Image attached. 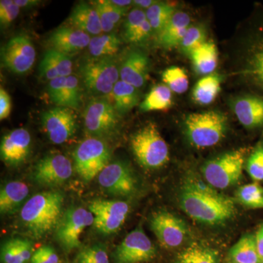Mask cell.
Here are the masks:
<instances>
[{"mask_svg": "<svg viewBox=\"0 0 263 263\" xmlns=\"http://www.w3.org/2000/svg\"><path fill=\"white\" fill-rule=\"evenodd\" d=\"M179 199L183 212L194 221L207 226L224 224L236 213L233 199L219 193L193 174L183 180Z\"/></svg>", "mask_w": 263, "mask_h": 263, "instance_id": "cell-1", "label": "cell"}, {"mask_svg": "<svg viewBox=\"0 0 263 263\" xmlns=\"http://www.w3.org/2000/svg\"><path fill=\"white\" fill-rule=\"evenodd\" d=\"M63 195L59 192L36 194L22 208V224L32 236L42 238L56 230L63 215Z\"/></svg>", "mask_w": 263, "mask_h": 263, "instance_id": "cell-2", "label": "cell"}, {"mask_svg": "<svg viewBox=\"0 0 263 263\" xmlns=\"http://www.w3.org/2000/svg\"><path fill=\"white\" fill-rule=\"evenodd\" d=\"M189 143L197 148H209L220 143L228 129L227 116L219 110L189 114L183 122Z\"/></svg>", "mask_w": 263, "mask_h": 263, "instance_id": "cell-3", "label": "cell"}, {"mask_svg": "<svg viewBox=\"0 0 263 263\" xmlns=\"http://www.w3.org/2000/svg\"><path fill=\"white\" fill-rule=\"evenodd\" d=\"M130 146L138 163L144 168H160L169 161L168 146L155 123H148L134 133Z\"/></svg>", "mask_w": 263, "mask_h": 263, "instance_id": "cell-4", "label": "cell"}, {"mask_svg": "<svg viewBox=\"0 0 263 263\" xmlns=\"http://www.w3.org/2000/svg\"><path fill=\"white\" fill-rule=\"evenodd\" d=\"M239 73L263 97V14L256 19L245 38Z\"/></svg>", "mask_w": 263, "mask_h": 263, "instance_id": "cell-5", "label": "cell"}, {"mask_svg": "<svg viewBox=\"0 0 263 263\" xmlns=\"http://www.w3.org/2000/svg\"><path fill=\"white\" fill-rule=\"evenodd\" d=\"M247 150L240 148L226 152L208 161L202 174L208 184L216 190L233 186L241 179Z\"/></svg>", "mask_w": 263, "mask_h": 263, "instance_id": "cell-6", "label": "cell"}, {"mask_svg": "<svg viewBox=\"0 0 263 263\" xmlns=\"http://www.w3.org/2000/svg\"><path fill=\"white\" fill-rule=\"evenodd\" d=\"M120 117L113 104L106 99H92L84 110L85 129L91 138H113L120 127Z\"/></svg>", "mask_w": 263, "mask_h": 263, "instance_id": "cell-7", "label": "cell"}, {"mask_svg": "<svg viewBox=\"0 0 263 263\" xmlns=\"http://www.w3.org/2000/svg\"><path fill=\"white\" fill-rule=\"evenodd\" d=\"M73 159L76 172L81 179L89 182L108 165L110 151L103 140L89 138L76 147Z\"/></svg>", "mask_w": 263, "mask_h": 263, "instance_id": "cell-8", "label": "cell"}, {"mask_svg": "<svg viewBox=\"0 0 263 263\" xmlns=\"http://www.w3.org/2000/svg\"><path fill=\"white\" fill-rule=\"evenodd\" d=\"M81 71L86 89L99 96L111 94L120 80L119 67L113 57L90 60L81 67Z\"/></svg>", "mask_w": 263, "mask_h": 263, "instance_id": "cell-9", "label": "cell"}, {"mask_svg": "<svg viewBox=\"0 0 263 263\" xmlns=\"http://www.w3.org/2000/svg\"><path fill=\"white\" fill-rule=\"evenodd\" d=\"M92 213L82 207H71L64 213L56 228V239L67 252L79 248L85 229L94 224Z\"/></svg>", "mask_w": 263, "mask_h": 263, "instance_id": "cell-10", "label": "cell"}, {"mask_svg": "<svg viewBox=\"0 0 263 263\" xmlns=\"http://www.w3.org/2000/svg\"><path fill=\"white\" fill-rule=\"evenodd\" d=\"M36 52L30 37L18 34L12 37L1 49L2 63L17 75H23L32 69Z\"/></svg>", "mask_w": 263, "mask_h": 263, "instance_id": "cell-11", "label": "cell"}, {"mask_svg": "<svg viewBox=\"0 0 263 263\" xmlns=\"http://www.w3.org/2000/svg\"><path fill=\"white\" fill-rule=\"evenodd\" d=\"M89 210L94 215L95 229L110 235L120 229L129 214V206L121 200L96 199L90 202Z\"/></svg>", "mask_w": 263, "mask_h": 263, "instance_id": "cell-12", "label": "cell"}, {"mask_svg": "<svg viewBox=\"0 0 263 263\" xmlns=\"http://www.w3.org/2000/svg\"><path fill=\"white\" fill-rule=\"evenodd\" d=\"M150 228L164 248H177L187 239V224L181 218L165 211L155 212L150 219Z\"/></svg>", "mask_w": 263, "mask_h": 263, "instance_id": "cell-13", "label": "cell"}, {"mask_svg": "<svg viewBox=\"0 0 263 263\" xmlns=\"http://www.w3.org/2000/svg\"><path fill=\"white\" fill-rule=\"evenodd\" d=\"M41 124L50 141L60 145L75 134L77 118L72 109L57 106L41 114Z\"/></svg>", "mask_w": 263, "mask_h": 263, "instance_id": "cell-14", "label": "cell"}, {"mask_svg": "<svg viewBox=\"0 0 263 263\" xmlns=\"http://www.w3.org/2000/svg\"><path fill=\"white\" fill-rule=\"evenodd\" d=\"M72 175L70 160L61 154L46 156L38 161L32 172L34 181L45 186H56L66 182Z\"/></svg>", "mask_w": 263, "mask_h": 263, "instance_id": "cell-15", "label": "cell"}, {"mask_svg": "<svg viewBox=\"0 0 263 263\" xmlns=\"http://www.w3.org/2000/svg\"><path fill=\"white\" fill-rule=\"evenodd\" d=\"M98 182L107 193L115 196L133 195L137 189L133 171L122 162L109 163L98 175Z\"/></svg>", "mask_w": 263, "mask_h": 263, "instance_id": "cell-16", "label": "cell"}, {"mask_svg": "<svg viewBox=\"0 0 263 263\" xmlns=\"http://www.w3.org/2000/svg\"><path fill=\"white\" fill-rule=\"evenodd\" d=\"M156 249L141 228L133 230L118 246L115 252L117 263H139L155 257Z\"/></svg>", "mask_w": 263, "mask_h": 263, "instance_id": "cell-17", "label": "cell"}, {"mask_svg": "<svg viewBox=\"0 0 263 263\" xmlns=\"http://www.w3.org/2000/svg\"><path fill=\"white\" fill-rule=\"evenodd\" d=\"M32 139L29 131L24 128L13 129L2 138L0 145L1 159L8 165L16 166L28 159Z\"/></svg>", "mask_w": 263, "mask_h": 263, "instance_id": "cell-18", "label": "cell"}, {"mask_svg": "<svg viewBox=\"0 0 263 263\" xmlns=\"http://www.w3.org/2000/svg\"><path fill=\"white\" fill-rule=\"evenodd\" d=\"M149 70V59L146 53L139 50H132L124 56L119 66V77L120 80L139 89L146 84Z\"/></svg>", "mask_w": 263, "mask_h": 263, "instance_id": "cell-19", "label": "cell"}, {"mask_svg": "<svg viewBox=\"0 0 263 263\" xmlns=\"http://www.w3.org/2000/svg\"><path fill=\"white\" fill-rule=\"evenodd\" d=\"M231 108L238 120L249 129L263 127V97L258 94L241 95L231 101Z\"/></svg>", "mask_w": 263, "mask_h": 263, "instance_id": "cell-20", "label": "cell"}, {"mask_svg": "<svg viewBox=\"0 0 263 263\" xmlns=\"http://www.w3.org/2000/svg\"><path fill=\"white\" fill-rule=\"evenodd\" d=\"M47 90L52 102L57 106L70 109L80 108L82 93L76 76L71 75L49 81Z\"/></svg>", "mask_w": 263, "mask_h": 263, "instance_id": "cell-21", "label": "cell"}, {"mask_svg": "<svg viewBox=\"0 0 263 263\" xmlns=\"http://www.w3.org/2000/svg\"><path fill=\"white\" fill-rule=\"evenodd\" d=\"M91 39L89 34L79 29L61 27L51 33L48 43L51 49L70 57L88 47Z\"/></svg>", "mask_w": 263, "mask_h": 263, "instance_id": "cell-22", "label": "cell"}, {"mask_svg": "<svg viewBox=\"0 0 263 263\" xmlns=\"http://www.w3.org/2000/svg\"><path fill=\"white\" fill-rule=\"evenodd\" d=\"M191 18L185 12L176 11L157 37V42L164 49L179 47L186 31L190 27Z\"/></svg>", "mask_w": 263, "mask_h": 263, "instance_id": "cell-23", "label": "cell"}, {"mask_svg": "<svg viewBox=\"0 0 263 263\" xmlns=\"http://www.w3.org/2000/svg\"><path fill=\"white\" fill-rule=\"evenodd\" d=\"M153 34L146 11L135 8L127 13L124 25V38L128 43L141 45L147 42Z\"/></svg>", "mask_w": 263, "mask_h": 263, "instance_id": "cell-24", "label": "cell"}, {"mask_svg": "<svg viewBox=\"0 0 263 263\" xmlns=\"http://www.w3.org/2000/svg\"><path fill=\"white\" fill-rule=\"evenodd\" d=\"M72 72L70 57L51 48L45 53L39 66L40 76L49 81L70 76Z\"/></svg>", "mask_w": 263, "mask_h": 263, "instance_id": "cell-25", "label": "cell"}, {"mask_svg": "<svg viewBox=\"0 0 263 263\" xmlns=\"http://www.w3.org/2000/svg\"><path fill=\"white\" fill-rule=\"evenodd\" d=\"M69 22L73 28L91 35H100L103 32L100 17L94 5L86 3L76 5L71 12Z\"/></svg>", "mask_w": 263, "mask_h": 263, "instance_id": "cell-26", "label": "cell"}, {"mask_svg": "<svg viewBox=\"0 0 263 263\" xmlns=\"http://www.w3.org/2000/svg\"><path fill=\"white\" fill-rule=\"evenodd\" d=\"M29 190L22 181H10L0 192V212L2 214H13L21 207L28 197Z\"/></svg>", "mask_w": 263, "mask_h": 263, "instance_id": "cell-27", "label": "cell"}, {"mask_svg": "<svg viewBox=\"0 0 263 263\" xmlns=\"http://www.w3.org/2000/svg\"><path fill=\"white\" fill-rule=\"evenodd\" d=\"M218 49L212 41L205 42L190 55L194 70L199 75L209 76L218 65Z\"/></svg>", "mask_w": 263, "mask_h": 263, "instance_id": "cell-28", "label": "cell"}, {"mask_svg": "<svg viewBox=\"0 0 263 263\" xmlns=\"http://www.w3.org/2000/svg\"><path fill=\"white\" fill-rule=\"evenodd\" d=\"M114 106L120 116L124 115L140 103L139 89L122 80L118 81L111 92Z\"/></svg>", "mask_w": 263, "mask_h": 263, "instance_id": "cell-29", "label": "cell"}, {"mask_svg": "<svg viewBox=\"0 0 263 263\" xmlns=\"http://www.w3.org/2000/svg\"><path fill=\"white\" fill-rule=\"evenodd\" d=\"M33 246L26 238H12L7 240L2 247L3 263H26L32 258Z\"/></svg>", "mask_w": 263, "mask_h": 263, "instance_id": "cell-30", "label": "cell"}, {"mask_svg": "<svg viewBox=\"0 0 263 263\" xmlns=\"http://www.w3.org/2000/svg\"><path fill=\"white\" fill-rule=\"evenodd\" d=\"M221 76L217 74H211L202 77L194 87V101L200 105L212 104L221 91Z\"/></svg>", "mask_w": 263, "mask_h": 263, "instance_id": "cell-31", "label": "cell"}, {"mask_svg": "<svg viewBox=\"0 0 263 263\" xmlns=\"http://www.w3.org/2000/svg\"><path fill=\"white\" fill-rule=\"evenodd\" d=\"M173 105V92L165 84L156 85L140 104V109L143 112L164 110Z\"/></svg>", "mask_w": 263, "mask_h": 263, "instance_id": "cell-32", "label": "cell"}, {"mask_svg": "<svg viewBox=\"0 0 263 263\" xmlns=\"http://www.w3.org/2000/svg\"><path fill=\"white\" fill-rule=\"evenodd\" d=\"M122 41L114 33L95 36L90 41L88 50L94 59L113 57L119 51Z\"/></svg>", "mask_w": 263, "mask_h": 263, "instance_id": "cell-33", "label": "cell"}, {"mask_svg": "<svg viewBox=\"0 0 263 263\" xmlns=\"http://www.w3.org/2000/svg\"><path fill=\"white\" fill-rule=\"evenodd\" d=\"M230 255L235 263L262 262L259 257L256 238L253 235H247L242 237L232 247Z\"/></svg>", "mask_w": 263, "mask_h": 263, "instance_id": "cell-34", "label": "cell"}, {"mask_svg": "<svg viewBox=\"0 0 263 263\" xmlns=\"http://www.w3.org/2000/svg\"><path fill=\"white\" fill-rule=\"evenodd\" d=\"M101 23L103 32L108 33L115 28L117 24L127 14L128 8H120L114 5L110 0H101L94 3Z\"/></svg>", "mask_w": 263, "mask_h": 263, "instance_id": "cell-35", "label": "cell"}, {"mask_svg": "<svg viewBox=\"0 0 263 263\" xmlns=\"http://www.w3.org/2000/svg\"><path fill=\"white\" fill-rule=\"evenodd\" d=\"M176 12L174 5L163 2H157L146 10V18L149 22L153 34L158 36Z\"/></svg>", "mask_w": 263, "mask_h": 263, "instance_id": "cell-36", "label": "cell"}, {"mask_svg": "<svg viewBox=\"0 0 263 263\" xmlns=\"http://www.w3.org/2000/svg\"><path fill=\"white\" fill-rule=\"evenodd\" d=\"M217 254L214 249L194 243L180 253L176 263H217Z\"/></svg>", "mask_w": 263, "mask_h": 263, "instance_id": "cell-37", "label": "cell"}, {"mask_svg": "<svg viewBox=\"0 0 263 263\" xmlns=\"http://www.w3.org/2000/svg\"><path fill=\"white\" fill-rule=\"evenodd\" d=\"M235 199L249 209H263V186L257 182L243 185L235 193Z\"/></svg>", "mask_w": 263, "mask_h": 263, "instance_id": "cell-38", "label": "cell"}, {"mask_svg": "<svg viewBox=\"0 0 263 263\" xmlns=\"http://www.w3.org/2000/svg\"><path fill=\"white\" fill-rule=\"evenodd\" d=\"M162 79L172 92L183 94L187 91L189 79L187 74L183 68L173 66L162 72Z\"/></svg>", "mask_w": 263, "mask_h": 263, "instance_id": "cell-39", "label": "cell"}, {"mask_svg": "<svg viewBox=\"0 0 263 263\" xmlns=\"http://www.w3.org/2000/svg\"><path fill=\"white\" fill-rule=\"evenodd\" d=\"M206 37V29L204 26L201 24L191 25L180 44V50L184 54L190 56L195 49L207 42Z\"/></svg>", "mask_w": 263, "mask_h": 263, "instance_id": "cell-40", "label": "cell"}, {"mask_svg": "<svg viewBox=\"0 0 263 263\" xmlns=\"http://www.w3.org/2000/svg\"><path fill=\"white\" fill-rule=\"evenodd\" d=\"M247 171L254 182L263 181V142H259L247 161Z\"/></svg>", "mask_w": 263, "mask_h": 263, "instance_id": "cell-41", "label": "cell"}, {"mask_svg": "<svg viewBox=\"0 0 263 263\" xmlns=\"http://www.w3.org/2000/svg\"><path fill=\"white\" fill-rule=\"evenodd\" d=\"M77 263H109L106 250L101 245H95L83 249L76 257Z\"/></svg>", "mask_w": 263, "mask_h": 263, "instance_id": "cell-42", "label": "cell"}, {"mask_svg": "<svg viewBox=\"0 0 263 263\" xmlns=\"http://www.w3.org/2000/svg\"><path fill=\"white\" fill-rule=\"evenodd\" d=\"M20 7L15 0H1L0 1V24L2 27H9L17 18L20 12Z\"/></svg>", "mask_w": 263, "mask_h": 263, "instance_id": "cell-43", "label": "cell"}, {"mask_svg": "<svg viewBox=\"0 0 263 263\" xmlns=\"http://www.w3.org/2000/svg\"><path fill=\"white\" fill-rule=\"evenodd\" d=\"M32 263H59V257L49 246H43L33 253Z\"/></svg>", "mask_w": 263, "mask_h": 263, "instance_id": "cell-44", "label": "cell"}, {"mask_svg": "<svg viewBox=\"0 0 263 263\" xmlns=\"http://www.w3.org/2000/svg\"><path fill=\"white\" fill-rule=\"evenodd\" d=\"M12 101L10 95L4 88L0 89V119L4 120L11 113Z\"/></svg>", "mask_w": 263, "mask_h": 263, "instance_id": "cell-45", "label": "cell"}, {"mask_svg": "<svg viewBox=\"0 0 263 263\" xmlns=\"http://www.w3.org/2000/svg\"><path fill=\"white\" fill-rule=\"evenodd\" d=\"M256 242H257V249L261 260H263V224L259 227L255 235Z\"/></svg>", "mask_w": 263, "mask_h": 263, "instance_id": "cell-46", "label": "cell"}, {"mask_svg": "<svg viewBox=\"0 0 263 263\" xmlns=\"http://www.w3.org/2000/svg\"><path fill=\"white\" fill-rule=\"evenodd\" d=\"M157 2L155 0H135V1H133V5L136 6V8L146 10L150 8L152 5H155Z\"/></svg>", "mask_w": 263, "mask_h": 263, "instance_id": "cell-47", "label": "cell"}, {"mask_svg": "<svg viewBox=\"0 0 263 263\" xmlns=\"http://www.w3.org/2000/svg\"><path fill=\"white\" fill-rule=\"evenodd\" d=\"M15 2L20 8H33L40 3L37 0H15Z\"/></svg>", "mask_w": 263, "mask_h": 263, "instance_id": "cell-48", "label": "cell"}, {"mask_svg": "<svg viewBox=\"0 0 263 263\" xmlns=\"http://www.w3.org/2000/svg\"><path fill=\"white\" fill-rule=\"evenodd\" d=\"M110 2L114 5L120 7V8H129L130 5H133V1H131V0H123V1H120V0H110Z\"/></svg>", "mask_w": 263, "mask_h": 263, "instance_id": "cell-49", "label": "cell"}, {"mask_svg": "<svg viewBox=\"0 0 263 263\" xmlns=\"http://www.w3.org/2000/svg\"><path fill=\"white\" fill-rule=\"evenodd\" d=\"M262 262L263 263V260L262 261Z\"/></svg>", "mask_w": 263, "mask_h": 263, "instance_id": "cell-50", "label": "cell"}]
</instances>
